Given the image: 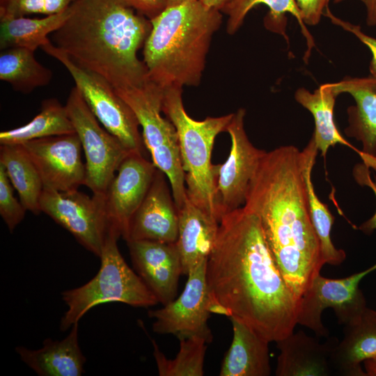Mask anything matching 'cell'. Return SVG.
<instances>
[{
    "label": "cell",
    "instance_id": "cell-1",
    "mask_svg": "<svg viewBox=\"0 0 376 376\" xmlns=\"http://www.w3.org/2000/svg\"><path fill=\"white\" fill-rule=\"evenodd\" d=\"M206 279L211 313L239 320L269 343L294 332L300 301L277 267L258 217L244 206L220 219Z\"/></svg>",
    "mask_w": 376,
    "mask_h": 376
},
{
    "label": "cell",
    "instance_id": "cell-2",
    "mask_svg": "<svg viewBox=\"0 0 376 376\" xmlns=\"http://www.w3.org/2000/svg\"><path fill=\"white\" fill-rule=\"evenodd\" d=\"M244 207L258 217L277 267L300 301L324 265L308 210L301 150L290 145L266 151Z\"/></svg>",
    "mask_w": 376,
    "mask_h": 376
},
{
    "label": "cell",
    "instance_id": "cell-3",
    "mask_svg": "<svg viewBox=\"0 0 376 376\" xmlns=\"http://www.w3.org/2000/svg\"><path fill=\"white\" fill-rule=\"evenodd\" d=\"M52 43L75 63L106 79L115 90L149 79L137 52L152 29L150 20L123 0H76Z\"/></svg>",
    "mask_w": 376,
    "mask_h": 376
},
{
    "label": "cell",
    "instance_id": "cell-4",
    "mask_svg": "<svg viewBox=\"0 0 376 376\" xmlns=\"http://www.w3.org/2000/svg\"><path fill=\"white\" fill-rule=\"evenodd\" d=\"M150 20L143 52L150 79L162 88L197 86L221 10L198 0L166 7Z\"/></svg>",
    "mask_w": 376,
    "mask_h": 376
},
{
    "label": "cell",
    "instance_id": "cell-5",
    "mask_svg": "<svg viewBox=\"0 0 376 376\" xmlns=\"http://www.w3.org/2000/svg\"><path fill=\"white\" fill-rule=\"evenodd\" d=\"M162 112L178 134L187 198L219 221L215 201L219 164L212 163V152L217 136L226 131L233 113L194 120L184 107L182 88L176 86L164 88Z\"/></svg>",
    "mask_w": 376,
    "mask_h": 376
},
{
    "label": "cell",
    "instance_id": "cell-6",
    "mask_svg": "<svg viewBox=\"0 0 376 376\" xmlns=\"http://www.w3.org/2000/svg\"><path fill=\"white\" fill-rule=\"evenodd\" d=\"M119 237L109 231L100 257L97 274L88 282L61 293L67 311L60 329L66 331L93 307L107 302H121L134 307L156 305L159 301L141 278L125 261L118 247Z\"/></svg>",
    "mask_w": 376,
    "mask_h": 376
},
{
    "label": "cell",
    "instance_id": "cell-7",
    "mask_svg": "<svg viewBox=\"0 0 376 376\" xmlns=\"http://www.w3.org/2000/svg\"><path fill=\"white\" fill-rule=\"evenodd\" d=\"M115 91L134 111L151 161L167 177L175 205L180 209L187 198L185 174L175 127L162 115L164 88L149 77L139 86Z\"/></svg>",
    "mask_w": 376,
    "mask_h": 376
},
{
    "label": "cell",
    "instance_id": "cell-8",
    "mask_svg": "<svg viewBox=\"0 0 376 376\" xmlns=\"http://www.w3.org/2000/svg\"><path fill=\"white\" fill-rule=\"evenodd\" d=\"M40 48L66 68L90 110L102 125L131 152L144 155L146 147L139 121L114 88L101 76L78 65L52 42Z\"/></svg>",
    "mask_w": 376,
    "mask_h": 376
},
{
    "label": "cell",
    "instance_id": "cell-9",
    "mask_svg": "<svg viewBox=\"0 0 376 376\" xmlns=\"http://www.w3.org/2000/svg\"><path fill=\"white\" fill-rule=\"evenodd\" d=\"M65 107L86 159L84 185L93 194L104 195L131 151L100 125L76 86L71 89Z\"/></svg>",
    "mask_w": 376,
    "mask_h": 376
},
{
    "label": "cell",
    "instance_id": "cell-10",
    "mask_svg": "<svg viewBox=\"0 0 376 376\" xmlns=\"http://www.w3.org/2000/svg\"><path fill=\"white\" fill-rule=\"evenodd\" d=\"M40 207L86 250L100 257L109 231L104 195L90 196L78 189L59 191L44 188Z\"/></svg>",
    "mask_w": 376,
    "mask_h": 376
},
{
    "label": "cell",
    "instance_id": "cell-11",
    "mask_svg": "<svg viewBox=\"0 0 376 376\" xmlns=\"http://www.w3.org/2000/svg\"><path fill=\"white\" fill-rule=\"evenodd\" d=\"M376 270V264L343 279H329L319 274L300 299L297 324L313 331L318 337L327 336L322 314L331 308L340 324H345L366 307V301L359 288L361 281Z\"/></svg>",
    "mask_w": 376,
    "mask_h": 376
},
{
    "label": "cell",
    "instance_id": "cell-12",
    "mask_svg": "<svg viewBox=\"0 0 376 376\" xmlns=\"http://www.w3.org/2000/svg\"><path fill=\"white\" fill-rule=\"evenodd\" d=\"M245 115L246 110L239 109L226 128L230 149L226 162L219 164L215 193L219 221L224 214L244 206L250 182L266 152L249 140L244 127Z\"/></svg>",
    "mask_w": 376,
    "mask_h": 376
},
{
    "label": "cell",
    "instance_id": "cell-13",
    "mask_svg": "<svg viewBox=\"0 0 376 376\" xmlns=\"http://www.w3.org/2000/svg\"><path fill=\"white\" fill-rule=\"evenodd\" d=\"M207 259L201 261L187 274L183 292L178 299L150 310L148 316L154 318L152 330L159 334H172L179 338L198 336L212 340L207 325L210 296L206 279Z\"/></svg>",
    "mask_w": 376,
    "mask_h": 376
},
{
    "label": "cell",
    "instance_id": "cell-14",
    "mask_svg": "<svg viewBox=\"0 0 376 376\" xmlns=\"http://www.w3.org/2000/svg\"><path fill=\"white\" fill-rule=\"evenodd\" d=\"M157 169L143 154L130 152L104 194L109 230L125 241L130 221L145 198Z\"/></svg>",
    "mask_w": 376,
    "mask_h": 376
},
{
    "label": "cell",
    "instance_id": "cell-15",
    "mask_svg": "<svg viewBox=\"0 0 376 376\" xmlns=\"http://www.w3.org/2000/svg\"><path fill=\"white\" fill-rule=\"evenodd\" d=\"M19 145L36 166L44 188L67 191L84 185L83 150L76 133L37 139Z\"/></svg>",
    "mask_w": 376,
    "mask_h": 376
},
{
    "label": "cell",
    "instance_id": "cell-16",
    "mask_svg": "<svg viewBox=\"0 0 376 376\" xmlns=\"http://www.w3.org/2000/svg\"><path fill=\"white\" fill-rule=\"evenodd\" d=\"M126 242L138 275L158 301L165 305L174 300L182 274L176 243L151 240Z\"/></svg>",
    "mask_w": 376,
    "mask_h": 376
},
{
    "label": "cell",
    "instance_id": "cell-17",
    "mask_svg": "<svg viewBox=\"0 0 376 376\" xmlns=\"http://www.w3.org/2000/svg\"><path fill=\"white\" fill-rule=\"evenodd\" d=\"M166 175L157 169L150 187L130 224V240L175 242L179 216Z\"/></svg>",
    "mask_w": 376,
    "mask_h": 376
},
{
    "label": "cell",
    "instance_id": "cell-18",
    "mask_svg": "<svg viewBox=\"0 0 376 376\" xmlns=\"http://www.w3.org/2000/svg\"><path fill=\"white\" fill-rule=\"evenodd\" d=\"M340 95L347 93L354 104L348 107L347 136L360 141V157L363 163L376 171V77H352L347 76L331 83Z\"/></svg>",
    "mask_w": 376,
    "mask_h": 376
},
{
    "label": "cell",
    "instance_id": "cell-19",
    "mask_svg": "<svg viewBox=\"0 0 376 376\" xmlns=\"http://www.w3.org/2000/svg\"><path fill=\"white\" fill-rule=\"evenodd\" d=\"M330 338L320 343L303 331L292 332L276 342L280 351L275 375L277 376H327L331 375V352L338 343Z\"/></svg>",
    "mask_w": 376,
    "mask_h": 376
},
{
    "label": "cell",
    "instance_id": "cell-20",
    "mask_svg": "<svg viewBox=\"0 0 376 376\" xmlns=\"http://www.w3.org/2000/svg\"><path fill=\"white\" fill-rule=\"evenodd\" d=\"M334 371L345 376H367L361 366L376 361V311L366 307L344 324L343 338L331 354Z\"/></svg>",
    "mask_w": 376,
    "mask_h": 376
},
{
    "label": "cell",
    "instance_id": "cell-21",
    "mask_svg": "<svg viewBox=\"0 0 376 376\" xmlns=\"http://www.w3.org/2000/svg\"><path fill=\"white\" fill-rule=\"evenodd\" d=\"M178 235L175 242L182 274L207 259L215 243L219 221L187 198L178 210Z\"/></svg>",
    "mask_w": 376,
    "mask_h": 376
},
{
    "label": "cell",
    "instance_id": "cell-22",
    "mask_svg": "<svg viewBox=\"0 0 376 376\" xmlns=\"http://www.w3.org/2000/svg\"><path fill=\"white\" fill-rule=\"evenodd\" d=\"M79 322L61 340L46 338L42 347L31 350L19 346L16 352L30 368L40 376H81L86 361L79 345Z\"/></svg>",
    "mask_w": 376,
    "mask_h": 376
},
{
    "label": "cell",
    "instance_id": "cell-23",
    "mask_svg": "<svg viewBox=\"0 0 376 376\" xmlns=\"http://www.w3.org/2000/svg\"><path fill=\"white\" fill-rule=\"evenodd\" d=\"M233 337L219 372L220 376H269V342L235 318H230Z\"/></svg>",
    "mask_w": 376,
    "mask_h": 376
},
{
    "label": "cell",
    "instance_id": "cell-24",
    "mask_svg": "<svg viewBox=\"0 0 376 376\" xmlns=\"http://www.w3.org/2000/svg\"><path fill=\"white\" fill-rule=\"evenodd\" d=\"M339 94L331 83L321 85L313 92L301 87L295 92V100L313 116L312 135L317 148L325 157L329 148L341 144L354 148L342 136L334 120V107Z\"/></svg>",
    "mask_w": 376,
    "mask_h": 376
},
{
    "label": "cell",
    "instance_id": "cell-25",
    "mask_svg": "<svg viewBox=\"0 0 376 376\" xmlns=\"http://www.w3.org/2000/svg\"><path fill=\"white\" fill-rule=\"evenodd\" d=\"M318 149L311 136L306 147L301 150L302 172L305 183L310 217L318 237L324 264L339 265L346 258L344 250L335 247L331 238V230L334 218L327 205L323 203L315 193L312 181V170L315 165Z\"/></svg>",
    "mask_w": 376,
    "mask_h": 376
},
{
    "label": "cell",
    "instance_id": "cell-26",
    "mask_svg": "<svg viewBox=\"0 0 376 376\" xmlns=\"http://www.w3.org/2000/svg\"><path fill=\"white\" fill-rule=\"evenodd\" d=\"M259 4H264L269 8L264 18L265 27L284 37L287 42L289 39L286 34V15L289 13L295 17L307 41L308 50L305 55L309 54L314 46V41L302 21L295 0H232L221 10L228 17L227 33L230 35L236 33L242 25L249 12Z\"/></svg>",
    "mask_w": 376,
    "mask_h": 376
},
{
    "label": "cell",
    "instance_id": "cell-27",
    "mask_svg": "<svg viewBox=\"0 0 376 376\" xmlns=\"http://www.w3.org/2000/svg\"><path fill=\"white\" fill-rule=\"evenodd\" d=\"M71 14L65 10L42 18L19 17L0 19V49L23 47L36 51L49 42V36L58 29Z\"/></svg>",
    "mask_w": 376,
    "mask_h": 376
},
{
    "label": "cell",
    "instance_id": "cell-28",
    "mask_svg": "<svg viewBox=\"0 0 376 376\" xmlns=\"http://www.w3.org/2000/svg\"><path fill=\"white\" fill-rule=\"evenodd\" d=\"M0 164L17 191L19 201L27 211L38 215L44 186L41 178L21 145H0Z\"/></svg>",
    "mask_w": 376,
    "mask_h": 376
},
{
    "label": "cell",
    "instance_id": "cell-29",
    "mask_svg": "<svg viewBox=\"0 0 376 376\" xmlns=\"http://www.w3.org/2000/svg\"><path fill=\"white\" fill-rule=\"evenodd\" d=\"M65 105L56 98L41 103L40 111L27 124L0 132V145H19L45 137L75 134Z\"/></svg>",
    "mask_w": 376,
    "mask_h": 376
},
{
    "label": "cell",
    "instance_id": "cell-30",
    "mask_svg": "<svg viewBox=\"0 0 376 376\" xmlns=\"http://www.w3.org/2000/svg\"><path fill=\"white\" fill-rule=\"evenodd\" d=\"M52 70L39 63L34 51L23 47L3 49L0 53V79L8 83L17 92L29 94L36 88L48 85Z\"/></svg>",
    "mask_w": 376,
    "mask_h": 376
},
{
    "label": "cell",
    "instance_id": "cell-31",
    "mask_svg": "<svg viewBox=\"0 0 376 376\" xmlns=\"http://www.w3.org/2000/svg\"><path fill=\"white\" fill-rule=\"evenodd\" d=\"M180 349L174 359H169L152 340L153 354L160 376H202L207 345L198 336L179 338Z\"/></svg>",
    "mask_w": 376,
    "mask_h": 376
},
{
    "label": "cell",
    "instance_id": "cell-32",
    "mask_svg": "<svg viewBox=\"0 0 376 376\" xmlns=\"http://www.w3.org/2000/svg\"><path fill=\"white\" fill-rule=\"evenodd\" d=\"M76 0H0V19L61 13Z\"/></svg>",
    "mask_w": 376,
    "mask_h": 376
},
{
    "label": "cell",
    "instance_id": "cell-33",
    "mask_svg": "<svg viewBox=\"0 0 376 376\" xmlns=\"http://www.w3.org/2000/svg\"><path fill=\"white\" fill-rule=\"evenodd\" d=\"M13 188L4 167L0 164V215L10 232L24 219L27 211L14 196Z\"/></svg>",
    "mask_w": 376,
    "mask_h": 376
},
{
    "label": "cell",
    "instance_id": "cell-34",
    "mask_svg": "<svg viewBox=\"0 0 376 376\" xmlns=\"http://www.w3.org/2000/svg\"><path fill=\"white\" fill-rule=\"evenodd\" d=\"M324 15L328 17L334 24L338 25L344 30L352 33L362 43L369 48L372 54V59L369 66L370 75L376 77V38L363 32L360 26L343 21L341 19L336 17L331 13L329 8L326 10Z\"/></svg>",
    "mask_w": 376,
    "mask_h": 376
},
{
    "label": "cell",
    "instance_id": "cell-35",
    "mask_svg": "<svg viewBox=\"0 0 376 376\" xmlns=\"http://www.w3.org/2000/svg\"><path fill=\"white\" fill-rule=\"evenodd\" d=\"M331 0H295L305 25L315 26L320 22Z\"/></svg>",
    "mask_w": 376,
    "mask_h": 376
},
{
    "label": "cell",
    "instance_id": "cell-36",
    "mask_svg": "<svg viewBox=\"0 0 376 376\" xmlns=\"http://www.w3.org/2000/svg\"><path fill=\"white\" fill-rule=\"evenodd\" d=\"M353 173L357 183L369 187L373 191L376 197V178L373 180L370 178L369 167L363 163L357 164L354 167ZM359 229L366 235H370L376 230V211L369 219L360 225Z\"/></svg>",
    "mask_w": 376,
    "mask_h": 376
},
{
    "label": "cell",
    "instance_id": "cell-37",
    "mask_svg": "<svg viewBox=\"0 0 376 376\" xmlns=\"http://www.w3.org/2000/svg\"><path fill=\"white\" fill-rule=\"evenodd\" d=\"M127 6L149 19L159 15L165 8L164 0H123Z\"/></svg>",
    "mask_w": 376,
    "mask_h": 376
},
{
    "label": "cell",
    "instance_id": "cell-38",
    "mask_svg": "<svg viewBox=\"0 0 376 376\" xmlns=\"http://www.w3.org/2000/svg\"><path fill=\"white\" fill-rule=\"evenodd\" d=\"M334 3H340L345 0H331ZM366 8V22L368 26H376V0H359Z\"/></svg>",
    "mask_w": 376,
    "mask_h": 376
},
{
    "label": "cell",
    "instance_id": "cell-39",
    "mask_svg": "<svg viewBox=\"0 0 376 376\" xmlns=\"http://www.w3.org/2000/svg\"><path fill=\"white\" fill-rule=\"evenodd\" d=\"M203 3L209 8H213L219 10H222L223 8L228 4L232 0H200Z\"/></svg>",
    "mask_w": 376,
    "mask_h": 376
},
{
    "label": "cell",
    "instance_id": "cell-40",
    "mask_svg": "<svg viewBox=\"0 0 376 376\" xmlns=\"http://www.w3.org/2000/svg\"><path fill=\"white\" fill-rule=\"evenodd\" d=\"M363 363L367 376H376V361H366Z\"/></svg>",
    "mask_w": 376,
    "mask_h": 376
},
{
    "label": "cell",
    "instance_id": "cell-41",
    "mask_svg": "<svg viewBox=\"0 0 376 376\" xmlns=\"http://www.w3.org/2000/svg\"><path fill=\"white\" fill-rule=\"evenodd\" d=\"M165 1V8L171 7L187 2L198 1V0H164Z\"/></svg>",
    "mask_w": 376,
    "mask_h": 376
}]
</instances>
